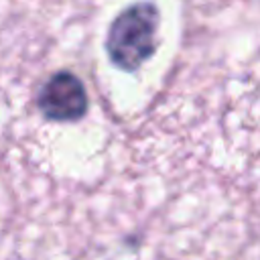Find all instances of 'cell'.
Masks as SVG:
<instances>
[{
  "label": "cell",
  "instance_id": "1",
  "mask_svg": "<svg viewBox=\"0 0 260 260\" xmlns=\"http://www.w3.org/2000/svg\"><path fill=\"white\" fill-rule=\"evenodd\" d=\"M158 28V10L150 2H138L116 16L110 26L106 49L114 65L132 71L138 69L154 51Z\"/></svg>",
  "mask_w": 260,
  "mask_h": 260
},
{
  "label": "cell",
  "instance_id": "2",
  "mask_svg": "<svg viewBox=\"0 0 260 260\" xmlns=\"http://www.w3.org/2000/svg\"><path fill=\"white\" fill-rule=\"evenodd\" d=\"M39 108L49 120L73 122L87 110V93L77 75L59 71L45 81L39 91Z\"/></svg>",
  "mask_w": 260,
  "mask_h": 260
}]
</instances>
